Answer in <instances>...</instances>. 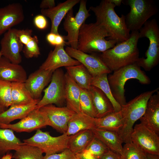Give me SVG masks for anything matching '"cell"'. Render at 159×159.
Here are the masks:
<instances>
[{
    "mask_svg": "<svg viewBox=\"0 0 159 159\" xmlns=\"http://www.w3.org/2000/svg\"><path fill=\"white\" fill-rule=\"evenodd\" d=\"M116 6L110 0H103L98 5L90 6L89 10L94 13L96 22L107 31L109 35L107 40L114 41L117 44L127 40L130 31L126 26L125 15L119 17L115 11Z\"/></svg>",
    "mask_w": 159,
    "mask_h": 159,
    "instance_id": "cell-1",
    "label": "cell"
},
{
    "mask_svg": "<svg viewBox=\"0 0 159 159\" xmlns=\"http://www.w3.org/2000/svg\"><path fill=\"white\" fill-rule=\"evenodd\" d=\"M139 39L138 31L131 32L127 40L116 44L102 53L100 57L111 72L135 63L139 58L138 47Z\"/></svg>",
    "mask_w": 159,
    "mask_h": 159,
    "instance_id": "cell-2",
    "label": "cell"
},
{
    "mask_svg": "<svg viewBox=\"0 0 159 159\" xmlns=\"http://www.w3.org/2000/svg\"><path fill=\"white\" fill-rule=\"evenodd\" d=\"M109 37L105 29L96 22L84 23L79 32L77 49L88 54L102 53L116 44L114 41L105 38Z\"/></svg>",
    "mask_w": 159,
    "mask_h": 159,
    "instance_id": "cell-3",
    "label": "cell"
},
{
    "mask_svg": "<svg viewBox=\"0 0 159 159\" xmlns=\"http://www.w3.org/2000/svg\"><path fill=\"white\" fill-rule=\"evenodd\" d=\"M158 90L157 88L142 93L121 106L123 126L118 134L123 143L131 142L130 136L134 123L143 115L150 97Z\"/></svg>",
    "mask_w": 159,
    "mask_h": 159,
    "instance_id": "cell-4",
    "label": "cell"
},
{
    "mask_svg": "<svg viewBox=\"0 0 159 159\" xmlns=\"http://www.w3.org/2000/svg\"><path fill=\"white\" fill-rule=\"evenodd\" d=\"M132 79L138 80L143 85H148L151 82L149 77L135 63L115 71L107 76L112 95L121 106L126 103L124 89L126 82Z\"/></svg>",
    "mask_w": 159,
    "mask_h": 159,
    "instance_id": "cell-5",
    "label": "cell"
},
{
    "mask_svg": "<svg viewBox=\"0 0 159 159\" xmlns=\"http://www.w3.org/2000/svg\"><path fill=\"white\" fill-rule=\"evenodd\" d=\"M122 3L130 7L125 15L126 26L130 31H139L144 24L158 11L153 0H124Z\"/></svg>",
    "mask_w": 159,
    "mask_h": 159,
    "instance_id": "cell-6",
    "label": "cell"
},
{
    "mask_svg": "<svg viewBox=\"0 0 159 159\" xmlns=\"http://www.w3.org/2000/svg\"><path fill=\"white\" fill-rule=\"evenodd\" d=\"M140 39H148L149 44L145 58H139L135 63L146 71L151 70L159 62V27L155 19L148 20L139 31Z\"/></svg>",
    "mask_w": 159,
    "mask_h": 159,
    "instance_id": "cell-7",
    "label": "cell"
},
{
    "mask_svg": "<svg viewBox=\"0 0 159 159\" xmlns=\"http://www.w3.org/2000/svg\"><path fill=\"white\" fill-rule=\"evenodd\" d=\"M36 131L32 136L24 140L23 143L38 148L45 155L60 153L67 148L69 136L66 133L54 137L49 132L40 129Z\"/></svg>",
    "mask_w": 159,
    "mask_h": 159,
    "instance_id": "cell-8",
    "label": "cell"
},
{
    "mask_svg": "<svg viewBox=\"0 0 159 159\" xmlns=\"http://www.w3.org/2000/svg\"><path fill=\"white\" fill-rule=\"evenodd\" d=\"M87 2L86 0H80L79 9L75 16L72 9L64 18V28L67 33V35L63 36L64 40L67 41L65 44L74 49H77L78 34L81 27L91 15L90 10L87 8Z\"/></svg>",
    "mask_w": 159,
    "mask_h": 159,
    "instance_id": "cell-9",
    "label": "cell"
},
{
    "mask_svg": "<svg viewBox=\"0 0 159 159\" xmlns=\"http://www.w3.org/2000/svg\"><path fill=\"white\" fill-rule=\"evenodd\" d=\"M50 82L44 90V95L37 105V108L49 104L60 106L65 102V81L62 69L59 68L53 72Z\"/></svg>",
    "mask_w": 159,
    "mask_h": 159,
    "instance_id": "cell-10",
    "label": "cell"
},
{
    "mask_svg": "<svg viewBox=\"0 0 159 159\" xmlns=\"http://www.w3.org/2000/svg\"><path fill=\"white\" fill-rule=\"evenodd\" d=\"M131 142L147 154L159 155V137L144 124H136L131 135Z\"/></svg>",
    "mask_w": 159,
    "mask_h": 159,
    "instance_id": "cell-11",
    "label": "cell"
},
{
    "mask_svg": "<svg viewBox=\"0 0 159 159\" xmlns=\"http://www.w3.org/2000/svg\"><path fill=\"white\" fill-rule=\"evenodd\" d=\"M46 119L48 126L62 134L67 132L69 120L76 113L67 107L49 104L39 108Z\"/></svg>",
    "mask_w": 159,
    "mask_h": 159,
    "instance_id": "cell-12",
    "label": "cell"
},
{
    "mask_svg": "<svg viewBox=\"0 0 159 159\" xmlns=\"http://www.w3.org/2000/svg\"><path fill=\"white\" fill-rule=\"evenodd\" d=\"M65 50L70 57L83 65L92 77L103 73L109 74L112 72L104 64L99 55L97 53L89 54L68 46Z\"/></svg>",
    "mask_w": 159,
    "mask_h": 159,
    "instance_id": "cell-13",
    "label": "cell"
},
{
    "mask_svg": "<svg viewBox=\"0 0 159 159\" xmlns=\"http://www.w3.org/2000/svg\"><path fill=\"white\" fill-rule=\"evenodd\" d=\"M17 30L11 28L4 33L0 41V52L2 56L11 62L19 64L22 61L21 52L24 47L18 37Z\"/></svg>",
    "mask_w": 159,
    "mask_h": 159,
    "instance_id": "cell-14",
    "label": "cell"
},
{
    "mask_svg": "<svg viewBox=\"0 0 159 159\" xmlns=\"http://www.w3.org/2000/svg\"><path fill=\"white\" fill-rule=\"evenodd\" d=\"M48 126L46 118L39 108L32 111L26 117L14 124L0 123V128H8L17 132H30Z\"/></svg>",
    "mask_w": 159,
    "mask_h": 159,
    "instance_id": "cell-15",
    "label": "cell"
},
{
    "mask_svg": "<svg viewBox=\"0 0 159 159\" xmlns=\"http://www.w3.org/2000/svg\"><path fill=\"white\" fill-rule=\"evenodd\" d=\"M65 44L55 46L50 51L45 60L39 67L47 70L54 71L60 67L80 65L77 60L70 57L64 49Z\"/></svg>",
    "mask_w": 159,
    "mask_h": 159,
    "instance_id": "cell-16",
    "label": "cell"
},
{
    "mask_svg": "<svg viewBox=\"0 0 159 159\" xmlns=\"http://www.w3.org/2000/svg\"><path fill=\"white\" fill-rule=\"evenodd\" d=\"M23 6L19 3L9 4L0 8V36L23 21Z\"/></svg>",
    "mask_w": 159,
    "mask_h": 159,
    "instance_id": "cell-17",
    "label": "cell"
},
{
    "mask_svg": "<svg viewBox=\"0 0 159 159\" xmlns=\"http://www.w3.org/2000/svg\"><path fill=\"white\" fill-rule=\"evenodd\" d=\"M54 71L39 68L27 77L25 85L34 99H40L44 87L51 81Z\"/></svg>",
    "mask_w": 159,
    "mask_h": 159,
    "instance_id": "cell-18",
    "label": "cell"
},
{
    "mask_svg": "<svg viewBox=\"0 0 159 159\" xmlns=\"http://www.w3.org/2000/svg\"><path fill=\"white\" fill-rule=\"evenodd\" d=\"M80 1V0H67L59 3L52 8L41 9L42 14L50 19L51 22L50 32L59 34L58 29L62 19L68 12L73 9V7Z\"/></svg>",
    "mask_w": 159,
    "mask_h": 159,
    "instance_id": "cell-19",
    "label": "cell"
},
{
    "mask_svg": "<svg viewBox=\"0 0 159 159\" xmlns=\"http://www.w3.org/2000/svg\"><path fill=\"white\" fill-rule=\"evenodd\" d=\"M27 78L26 72L21 66L11 62L2 56L0 58V80L24 82Z\"/></svg>",
    "mask_w": 159,
    "mask_h": 159,
    "instance_id": "cell-20",
    "label": "cell"
},
{
    "mask_svg": "<svg viewBox=\"0 0 159 159\" xmlns=\"http://www.w3.org/2000/svg\"><path fill=\"white\" fill-rule=\"evenodd\" d=\"M153 94L147 102L143 115L140 119V123L159 134V92Z\"/></svg>",
    "mask_w": 159,
    "mask_h": 159,
    "instance_id": "cell-21",
    "label": "cell"
},
{
    "mask_svg": "<svg viewBox=\"0 0 159 159\" xmlns=\"http://www.w3.org/2000/svg\"><path fill=\"white\" fill-rule=\"evenodd\" d=\"M88 90L92 101L95 118H101L115 112L111 102L100 89L91 85Z\"/></svg>",
    "mask_w": 159,
    "mask_h": 159,
    "instance_id": "cell-22",
    "label": "cell"
},
{
    "mask_svg": "<svg viewBox=\"0 0 159 159\" xmlns=\"http://www.w3.org/2000/svg\"><path fill=\"white\" fill-rule=\"evenodd\" d=\"M65 81V94L66 106L76 113H81L80 105L81 88L66 72L64 74Z\"/></svg>",
    "mask_w": 159,
    "mask_h": 159,
    "instance_id": "cell-23",
    "label": "cell"
},
{
    "mask_svg": "<svg viewBox=\"0 0 159 159\" xmlns=\"http://www.w3.org/2000/svg\"><path fill=\"white\" fill-rule=\"evenodd\" d=\"M40 99L26 105H12L7 110L0 114V123L8 124L17 119L26 117L33 110L37 108V105Z\"/></svg>",
    "mask_w": 159,
    "mask_h": 159,
    "instance_id": "cell-24",
    "label": "cell"
},
{
    "mask_svg": "<svg viewBox=\"0 0 159 159\" xmlns=\"http://www.w3.org/2000/svg\"><path fill=\"white\" fill-rule=\"evenodd\" d=\"M91 130L94 137L101 141L110 150L121 155L123 142L117 132L96 128Z\"/></svg>",
    "mask_w": 159,
    "mask_h": 159,
    "instance_id": "cell-25",
    "label": "cell"
},
{
    "mask_svg": "<svg viewBox=\"0 0 159 159\" xmlns=\"http://www.w3.org/2000/svg\"><path fill=\"white\" fill-rule=\"evenodd\" d=\"M94 138L91 130L80 131L69 136L67 148L76 155L82 152Z\"/></svg>",
    "mask_w": 159,
    "mask_h": 159,
    "instance_id": "cell-26",
    "label": "cell"
},
{
    "mask_svg": "<svg viewBox=\"0 0 159 159\" xmlns=\"http://www.w3.org/2000/svg\"><path fill=\"white\" fill-rule=\"evenodd\" d=\"M94 128L95 118L82 113H76L68 122L66 133L69 136L82 130Z\"/></svg>",
    "mask_w": 159,
    "mask_h": 159,
    "instance_id": "cell-27",
    "label": "cell"
},
{
    "mask_svg": "<svg viewBox=\"0 0 159 159\" xmlns=\"http://www.w3.org/2000/svg\"><path fill=\"white\" fill-rule=\"evenodd\" d=\"M67 72L81 88L89 90L92 76L82 64L65 67Z\"/></svg>",
    "mask_w": 159,
    "mask_h": 159,
    "instance_id": "cell-28",
    "label": "cell"
},
{
    "mask_svg": "<svg viewBox=\"0 0 159 159\" xmlns=\"http://www.w3.org/2000/svg\"><path fill=\"white\" fill-rule=\"evenodd\" d=\"M95 127L117 132L123 126L120 111L114 112L101 118H95Z\"/></svg>",
    "mask_w": 159,
    "mask_h": 159,
    "instance_id": "cell-29",
    "label": "cell"
},
{
    "mask_svg": "<svg viewBox=\"0 0 159 159\" xmlns=\"http://www.w3.org/2000/svg\"><path fill=\"white\" fill-rule=\"evenodd\" d=\"M15 135L14 131L8 128H0V157L11 150H17L22 144Z\"/></svg>",
    "mask_w": 159,
    "mask_h": 159,
    "instance_id": "cell-30",
    "label": "cell"
},
{
    "mask_svg": "<svg viewBox=\"0 0 159 159\" xmlns=\"http://www.w3.org/2000/svg\"><path fill=\"white\" fill-rule=\"evenodd\" d=\"M11 97L12 105H26L39 99H34L26 88L24 82H12Z\"/></svg>",
    "mask_w": 159,
    "mask_h": 159,
    "instance_id": "cell-31",
    "label": "cell"
},
{
    "mask_svg": "<svg viewBox=\"0 0 159 159\" xmlns=\"http://www.w3.org/2000/svg\"><path fill=\"white\" fill-rule=\"evenodd\" d=\"M107 73H103L92 77L91 85L100 89L105 95L111 102L115 112L120 111L121 106L113 97L108 82Z\"/></svg>",
    "mask_w": 159,
    "mask_h": 159,
    "instance_id": "cell-32",
    "label": "cell"
},
{
    "mask_svg": "<svg viewBox=\"0 0 159 159\" xmlns=\"http://www.w3.org/2000/svg\"><path fill=\"white\" fill-rule=\"evenodd\" d=\"M12 158L14 159H43V153L38 148L22 144L15 151Z\"/></svg>",
    "mask_w": 159,
    "mask_h": 159,
    "instance_id": "cell-33",
    "label": "cell"
},
{
    "mask_svg": "<svg viewBox=\"0 0 159 159\" xmlns=\"http://www.w3.org/2000/svg\"><path fill=\"white\" fill-rule=\"evenodd\" d=\"M122 159H147V153L132 142L123 146Z\"/></svg>",
    "mask_w": 159,
    "mask_h": 159,
    "instance_id": "cell-34",
    "label": "cell"
},
{
    "mask_svg": "<svg viewBox=\"0 0 159 159\" xmlns=\"http://www.w3.org/2000/svg\"><path fill=\"white\" fill-rule=\"evenodd\" d=\"M80 101L81 113L95 118L92 101L88 90L81 88Z\"/></svg>",
    "mask_w": 159,
    "mask_h": 159,
    "instance_id": "cell-35",
    "label": "cell"
},
{
    "mask_svg": "<svg viewBox=\"0 0 159 159\" xmlns=\"http://www.w3.org/2000/svg\"><path fill=\"white\" fill-rule=\"evenodd\" d=\"M109 150L101 141L94 137L83 151L100 159Z\"/></svg>",
    "mask_w": 159,
    "mask_h": 159,
    "instance_id": "cell-36",
    "label": "cell"
},
{
    "mask_svg": "<svg viewBox=\"0 0 159 159\" xmlns=\"http://www.w3.org/2000/svg\"><path fill=\"white\" fill-rule=\"evenodd\" d=\"M11 82L0 80V104L7 108L12 105Z\"/></svg>",
    "mask_w": 159,
    "mask_h": 159,
    "instance_id": "cell-37",
    "label": "cell"
},
{
    "mask_svg": "<svg viewBox=\"0 0 159 159\" xmlns=\"http://www.w3.org/2000/svg\"><path fill=\"white\" fill-rule=\"evenodd\" d=\"M38 41L37 36L34 35L24 47L22 51L26 58L37 57L40 55V52L38 45Z\"/></svg>",
    "mask_w": 159,
    "mask_h": 159,
    "instance_id": "cell-38",
    "label": "cell"
},
{
    "mask_svg": "<svg viewBox=\"0 0 159 159\" xmlns=\"http://www.w3.org/2000/svg\"><path fill=\"white\" fill-rule=\"evenodd\" d=\"M43 159H77L76 155L67 148L59 153L44 156Z\"/></svg>",
    "mask_w": 159,
    "mask_h": 159,
    "instance_id": "cell-39",
    "label": "cell"
},
{
    "mask_svg": "<svg viewBox=\"0 0 159 159\" xmlns=\"http://www.w3.org/2000/svg\"><path fill=\"white\" fill-rule=\"evenodd\" d=\"M46 39L51 45L54 46L65 44V41L63 36L59 34L52 32L48 33L46 36Z\"/></svg>",
    "mask_w": 159,
    "mask_h": 159,
    "instance_id": "cell-40",
    "label": "cell"
},
{
    "mask_svg": "<svg viewBox=\"0 0 159 159\" xmlns=\"http://www.w3.org/2000/svg\"><path fill=\"white\" fill-rule=\"evenodd\" d=\"M33 31L31 29H18L17 35L21 42L24 45L26 44L31 39Z\"/></svg>",
    "mask_w": 159,
    "mask_h": 159,
    "instance_id": "cell-41",
    "label": "cell"
},
{
    "mask_svg": "<svg viewBox=\"0 0 159 159\" xmlns=\"http://www.w3.org/2000/svg\"><path fill=\"white\" fill-rule=\"evenodd\" d=\"M34 24L38 29L44 30L46 29L47 26V21L45 17L42 15L36 16L34 19Z\"/></svg>",
    "mask_w": 159,
    "mask_h": 159,
    "instance_id": "cell-42",
    "label": "cell"
},
{
    "mask_svg": "<svg viewBox=\"0 0 159 159\" xmlns=\"http://www.w3.org/2000/svg\"><path fill=\"white\" fill-rule=\"evenodd\" d=\"M100 159H122L121 155L119 154L109 150L103 155Z\"/></svg>",
    "mask_w": 159,
    "mask_h": 159,
    "instance_id": "cell-43",
    "label": "cell"
},
{
    "mask_svg": "<svg viewBox=\"0 0 159 159\" xmlns=\"http://www.w3.org/2000/svg\"><path fill=\"white\" fill-rule=\"evenodd\" d=\"M55 6L54 0H43L42 1L40 7L42 9H48Z\"/></svg>",
    "mask_w": 159,
    "mask_h": 159,
    "instance_id": "cell-44",
    "label": "cell"
},
{
    "mask_svg": "<svg viewBox=\"0 0 159 159\" xmlns=\"http://www.w3.org/2000/svg\"><path fill=\"white\" fill-rule=\"evenodd\" d=\"M76 155L77 159H100L84 151Z\"/></svg>",
    "mask_w": 159,
    "mask_h": 159,
    "instance_id": "cell-45",
    "label": "cell"
},
{
    "mask_svg": "<svg viewBox=\"0 0 159 159\" xmlns=\"http://www.w3.org/2000/svg\"><path fill=\"white\" fill-rule=\"evenodd\" d=\"M13 154L11 153H8L1 157L0 159H12Z\"/></svg>",
    "mask_w": 159,
    "mask_h": 159,
    "instance_id": "cell-46",
    "label": "cell"
},
{
    "mask_svg": "<svg viewBox=\"0 0 159 159\" xmlns=\"http://www.w3.org/2000/svg\"><path fill=\"white\" fill-rule=\"evenodd\" d=\"M116 6H120L122 3V0H110Z\"/></svg>",
    "mask_w": 159,
    "mask_h": 159,
    "instance_id": "cell-47",
    "label": "cell"
},
{
    "mask_svg": "<svg viewBox=\"0 0 159 159\" xmlns=\"http://www.w3.org/2000/svg\"><path fill=\"white\" fill-rule=\"evenodd\" d=\"M147 159H159V155L147 154Z\"/></svg>",
    "mask_w": 159,
    "mask_h": 159,
    "instance_id": "cell-48",
    "label": "cell"
},
{
    "mask_svg": "<svg viewBox=\"0 0 159 159\" xmlns=\"http://www.w3.org/2000/svg\"><path fill=\"white\" fill-rule=\"evenodd\" d=\"M5 107L0 104V114L5 111Z\"/></svg>",
    "mask_w": 159,
    "mask_h": 159,
    "instance_id": "cell-49",
    "label": "cell"
},
{
    "mask_svg": "<svg viewBox=\"0 0 159 159\" xmlns=\"http://www.w3.org/2000/svg\"><path fill=\"white\" fill-rule=\"evenodd\" d=\"M2 56V54H1V52H0V58H1Z\"/></svg>",
    "mask_w": 159,
    "mask_h": 159,
    "instance_id": "cell-50",
    "label": "cell"
},
{
    "mask_svg": "<svg viewBox=\"0 0 159 159\" xmlns=\"http://www.w3.org/2000/svg\"><path fill=\"white\" fill-rule=\"evenodd\" d=\"M1 158V157H0V158Z\"/></svg>",
    "mask_w": 159,
    "mask_h": 159,
    "instance_id": "cell-51",
    "label": "cell"
},
{
    "mask_svg": "<svg viewBox=\"0 0 159 159\" xmlns=\"http://www.w3.org/2000/svg\"></svg>",
    "mask_w": 159,
    "mask_h": 159,
    "instance_id": "cell-52",
    "label": "cell"
}]
</instances>
